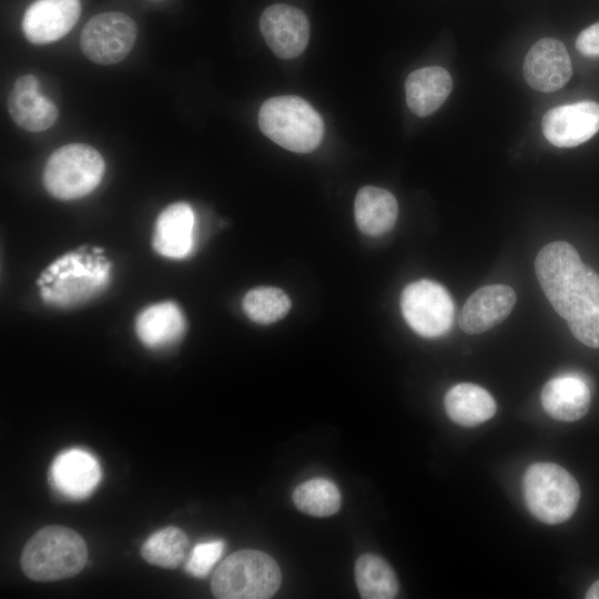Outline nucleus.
I'll use <instances>...</instances> for the list:
<instances>
[{"label": "nucleus", "instance_id": "6e6552de", "mask_svg": "<svg viewBox=\"0 0 599 599\" xmlns=\"http://www.w3.org/2000/svg\"><path fill=\"white\" fill-rule=\"evenodd\" d=\"M400 309L408 326L425 338L441 337L454 324L453 297L435 281L418 280L406 285L400 295Z\"/></svg>", "mask_w": 599, "mask_h": 599}, {"label": "nucleus", "instance_id": "cd10ccee", "mask_svg": "<svg viewBox=\"0 0 599 599\" xmlns=\"http://www.w3.org/2000/svg\"><path fill=\"white\" fill-rule=\"evenodd\" d=\"M576 48L586 57H599V22L591 24L579 33Z\"/></svg>", "mask_w": 599, "mask_h": 599}, {"label": "nucleus", "instance_id": "1a4fd4ad", "mask_svg": "<svg viewBox=\"0 0 599 599\" xmlns=\"http://www.w3.org/2000/svg\"><path fill=\"white\" fill-rule=\"evenodd\" d=\"M136 24L120 11L101 12L84 26L80 45L92 62L109 65L123 60L136 39Z\"/></svg>", "mask_w": 599, "mask_h": 599}, {"label": "nucleus", "instance_id": "4be33fe9", "mask_svg": "<svg viewBox=\"0 0 599 599\" xmlns=\"http://www.w3.org/2000/svg\"><path fill=\"white\" fill-rule=\"evenodd\" d=\"M445 410L455 424L473 427L490 419L497 405L484 387L473 383H459L445 395Z\"/></svg>", "mask_w": 599, "mask_h": 599}, {"label": "nucleus", "instance_id": "9d476101", "mask_svg": "<svg viewBox=\"0 0 599 599\" xmlns=\"http://www.w3.org/2000/svg\"><path fill=\"white\" fill-rule=\"evenodd\" d=\"M260 29L270 49L283 59L298 57L308 43L307 17L288 4L267 7L260 18Z\"/></svg>", "mask_w": 599, "mask_h": 599}, {"label": "nucleus", "instance_id": "9b49d317", "mask_svg": "<svg viewBox=\"0 0 599 599\" xmlns=\"http://www.w3.org/2000/svg\"><path fill=\"white\" fill-rule=\"evenodd\" d=\"M541 129L555 146H577L599 131V104L580 101L552 108L545 113Z\"/></svg>", "mask_w": 599, "mask_h": 599}, {"label": "nucleus", "instance_id": "7ed1b4c3", "mask_svg": "<svg viewBox=\"0 0 599 599\" xmlns=\"http://www.w3.org/2000/svg\"><path fill=\"white\" fill-rule=\"evenodd\" d=\"M88 549L83 538L63 526H47L24 545L20 564L24 575L48 582L71 578L85 566Z\"/></svg>", "mask_w": 599, "mask_h": 599}, {"label": "nucleus", "instance_id": "a878e982", "mask_svg": "<svg viewBox=\"0 0 599 599\" xmlns=\"http://www.w3.org/2000/svg\"><path fill=\"white\" fill-rule=\"evenodd\" d=\"M291 308L287 294L277 287L260 286L248 291L243 298L247 317L258 324H272L283 318Z\"/></svg>", "mask_w": 599, "mask_h": 599}, {"label": "nucleus", "instance_id": "bb28decb", "mask_svg": "<svg viewBox=\"0 0 599 599\" xmlns=\"http://www.w3.org/2000/svg\"><path fill=\"white\" fill-rule=\"evenodd\" d=\"M222 540H207L196 544L185 562V570L196 578L206 577L217 564L224 550Z\"/></svg>", "mask_w": 599, "mask_h": 599}, {"label": "nucleus", "instance_id": "dca6fc26", "mask_svg": "<svg viewBox=\"0 0 599 599\" xmlns=\"http://www.w3.org/2000/svg\"><path fill=\"white\" fill-rule=\"evenodd\" d=\"M7 105L14 123L31 132L51 128L59 115L55 104L40 94L39 81L32 74H24L16 80Z\"/></svg>", "mask_w": 599, "mask_h": 599}, {"label": "nucleus", "instance_id": "f8f14e48", "mask_svg": "<svg viewBox=\"0 0 599 599\" xmlns=\"http://www.w3.org/2000/svg\"><path fill=\"white\" fill-rule=\"evenodd\" d=\"M80 14V0H35L27 8L21 27L29 42L48 44L68 34Z\"/></svg>", "mask_w": 599, "mask_h": 599}, {"label": "nucleus", "instance_id": "0eeeda50", "mask_svg": "<svg viewBox=\"0 0 599 599\" xmlns=\"http://www.w3.org/2000/svg\"><path fill=\"white\" fill-rule=\"evenodd\" d=\"M104 161L92 146L71 143L55 150L43 170L47 191L60 200H75L90 194L101 182Z\"/></svg>", "mask_w": 599, "mask_h": 599}, {"label": "nucleus", "instance_id": "2eb2a0df", "mask_svg": "<svg viewBox=\"0 0 599 599\" xmlns=\"http://www.w3.org/2000/svg\"><path fill=\"white\" fill-rule=\"evenodd\" d=\"M515 291L505 284L486 285L475 291L465 302L458 317L467 334L484 333L501 323L516 304Z\"/></svg>", "mask_w": 599, "mask_h": 599}, {"label": "nucleus", "instance_id": "a211bd4d", "mask_svg": "<svg viewBox=\"0 0 599 599\" xmlns=\"http://www.w3.org/2000/svg\"><path fill=\"white\" fill-rule=\"evenodd\" d=\"M540 400L546 413L552 418L575 422L588 413L591 394L589 386L581 377L566 374L544 385Z\"/></svg>", "mask_w": 599, "mask_h": 599}, {"label": "nucleus", "instance_id": "393cba45", "mask_svg": "<svg viewBox=\"0 0 599 599\" xmlns=\"http://www.w3.org/2000/svg\"><path fill=\"white\" fill-rule=\"evenodd\" d=\"M295 506L309 516L327 517L338 511L342 504L337 486L326 478L304 481L293 491Z\"/></svg>", "mask_w": 599, "mask_h": 599}, {"label": "nucleus", "instance_id": "f03ea898", "mask_svg": "<svg viewBox=\"0 0 599 599\" xmlns=\"http://www.w3.org/2000/svg\"><path fill=\"white\" fill-rule=\"evenodd\" d=\"M110 280L111 263L103 251L82 247L51 263L41 273L37 284L47 304L72 307L99 295Z\"/></svg>", "mask_w": 599, "mask_h": 599}, {"label": "nucleus", "instance_id": "6ab92c4d", "mask_svg": "<svg viewBox=\"0 0 599 599\" xmlns=\"http://www.w3.org/2000/svg\"><path fill=\"white\" fill-rule=\"evenodd\" d=\"M185 318L174 302L145 307L136 317L139 339L150 348H163L179 342L185 332Z\"/></svg>", "mask_w": 599, "mask_h": 599}, {"label": "nucleus", "instance_id": "423d86ee", "mask_svg": "<svg viewBox=\"0 0 599 599\" xmlns=\"http://www.w3.org/2000/svg\"><path fill=\"white\" fill-rule=\"evenodd\" d=\"M522 487L528 510L545 524L567 521L579 504L580 488L576 478L554 463L530 465L524 475Z\"/></svg>", "mask_w": 599, "mask_h": 599}, {"label": "nucleus", "instance_id": "aec40b11", "mask_svg": "<svg viewBox=\"0 0 599 599\" xmlns=\"http://www.w3.org/2000/svg\"><path fill=\"white\" fill-rule=\"evenodd\" d=\"M451 89V77L444 68L418 69L405 82L407 105L416 115L427 116L445 102Z\"/></svg>", "mask_w": 599, "mask_h": 599}, {"label": "nucleus", "instance_id": "f3484780", "mask_svg": "<svg viewBox=\"0 0 599 599\" xmlns=\"http://www.w3.org/2000/svg\"><path fill=\"white\" fill-rule=\"evenodd\" d=\"M194 213L184 202L165 207L156 219L153 233L154 250L170 258H183L190 254L194 240Z\"/></svg>", "mask_w": 599, "mask_h": 599}, {"label": "nucleus", "instance_id": "20e7f679", "mask_svg": "<svg viewBox=\"0 0 599 599\" xmlns=\"http://www.w3.org/2000/svg\"><path fill=\"white\" fill-rule=\"evenodd\" d=\"M281 581V569L270 555L243 549L217 566L211 590L219 599H266L275 595Z\"/></svg>", "mask_w": 599, "mask_h": 599}, {"label": "nucleus", "instance_id": "ddd939ff", "mask_svg": "<svg viewBox=\"0 0 599 599\" xmlns=\"http://www.w3.org/2000/svg\"><path fill=\"white\" fill-rule=\"evenodd\" d=\"M522 71L529 87L540 92H554L569 81L572 67L565 44L554 38H544L528 51Z\"/></svg>", "mask_w": 599, "mask_h": 599}, {"label": "nucleus", "instance_id": "5701e85b", "mask_svg": "<svg viewBox=\"0 0 599 599\" xmlns=\"http://www.w3.org/2000/svg\"><path fill=\"white\" fill-rule=\"evenodd\" d=\"M355 581L364 599H393L398 593V581L393 568L373 554H365L357 559Z\"/></svg>", "mask_w": 599, "mask_h": 599}, {"label": "nucleus", "instance_id": "412c9836", "mask_svg": "<svg viewBox=\"0 0 599 599\" xmlns=\"http://www.w3.org/2000/svg\"><path fill=\"white\" fill-rule=\"evenodd\" d=\"M354 215L361 232L378 236L389 232L397 221L398 204L387 190L362 187L355 197Z\"/></svg>", "mask_w": 599, "mask_h": 599}, {"label": "nucleus", "instance_id": "f257e3e1", "mask_svg": "<svg viewBox=\"0 0 599 599\" xmlns=\"http://www.w3.org/2000/svg\"><path fill=\"white\" fill-rule=\"evenodd\" d=\"M539 284L572 335L599 348V275L564 241L545 245L536 256Z\"/></svg>", "mask_w": 599, "mask_h": 599}, {"label": "nucleus", "instance_id": "c85d7f7f", "mask_svg": "<svg viewBox=\"0 0 599 599\" xmlns=\"http://www.w3.org/2000/svg\"><path fill=\"white\" fill-rule=\"evenodd\" d=\"M587 599H599V579L595 581L586 593Z\"/></svg>", "mask_w": 599, "mask_h": 599}, {"label": "nucleus", "instance_id": "39448f33", "mask_svg": "<svg viewBox=\"0 0 599 599\" xmlns=\"http://www.w3.org/2000/svg\"><path fill=\"white\" fill-rule=\"evenodd\" d=\"M258 125L276 144L297 153L314 151L324 133L321 115L308 102L296 95L266 100L258 112Z\"/></svg>", "mask_w": 599, "mask_h": 599}, {"label": "nucleus", "instance_id": "b1692460", "mask_svg": "<svg viewBox=\"0 0 599 599\" xmlns=\"http://www.w3.org/2000/svg\"><path fill=\"white\" fill-rule=\"evenodd\" d=\"M187 542L182 529L169 526L153 532L143 542L141 556L151 565L174 569L184 560Z\"/></svg>", "mask_w": 599, "mask_h": 599}, {"label": "nucleus", "instance_id": "4468645a", "mask_svg": "<svg viewBox=\"0 0 599 599\" xmlns=\"http://www.w3.org/2000/svg\"><path fill=\"white\" fill-rule=\"evenodd\" d=\"M49 479L53 489L68 499L90 496L101 480V467L89 451L71 448L53 459Z\"/></svg>", "mask_w": 599, "mask_h": 599}]
</instances>
